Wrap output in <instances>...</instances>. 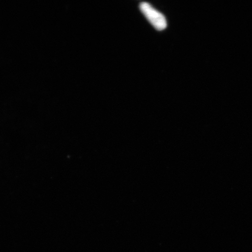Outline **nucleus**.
Listing matches in <instances>:
<instances>
[{
  "label": "nucleus",
  "instance_id": "obj_1",
  "mask_svg": "<svg viewBox=\"0 0 252 252\" xmlns=\"http://www.w3.org/2000/svg\"><path fill=\"white\" fill-rule=\"evenodd\" d=\"M140 10L151 25L158 31H163L167 27L166 18L163 14L154 8L149 3L141 2Z\"/></svg>",
  "mask_w": 252,
  "mask_h": 252
}]
</instances>
